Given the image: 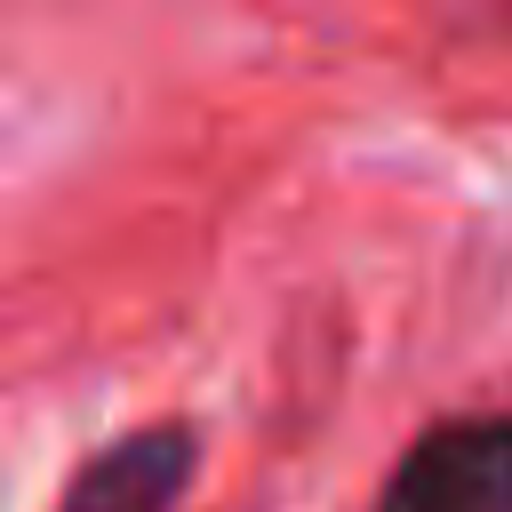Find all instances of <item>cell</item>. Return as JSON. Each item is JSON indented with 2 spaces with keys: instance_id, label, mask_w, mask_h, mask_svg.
<instances>
[{
  "instance_id": "cell-1",
  "label": "cell",
  "mask_w": 512,
  "mask_h": 512,
  "mask_svg": "<svg viewBox=\"0 0 512 512\" xmlns=\"http://www.w3.org/2000/svg\"><path fill=\"white\" fill-rule=\"evenodd\" d=\"M376 512H512V416H448L432 424L384 480Z\"/></svg>"
},
{
  "instance_id": "cell-2",
  "label": "cell",
  "mask_w": 512,
  "mask_h": 512,
  "mask_svg": "<svg viewBox=\"0 0 512 512\" xmlns=\"http://www.w3.org/2000/svg\"><path fill=\"white\" fill-rule=\"evenodd\" d=\"M184 480H192V432L184 424H144L128 440L96 448L72 472L56 512H176Z\"/></svg>"
},
{
  "instance_id": "cell-3",
  "label": "cell",
  "mask_w": 512,
  "mask_h": 512,
  "mask_svg": "<svg viewBox=\"0 0 512 512\" xmlns=\"http://www.w3.org/2000/svg\"><path fill=\"white\" fill-rule=\"evenodd\" d=\"M496 8H504V16H512V0H496Z\"/></svg>"
}]
</instances>
